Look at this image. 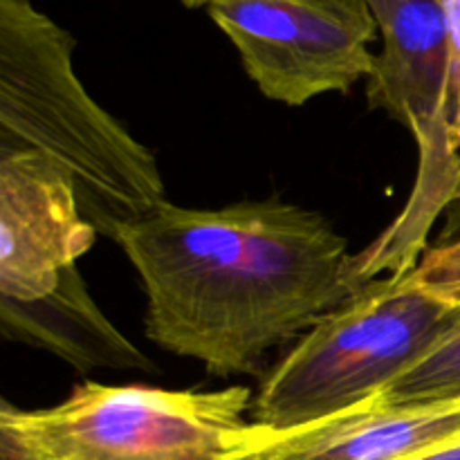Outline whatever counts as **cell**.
<instances>
[{
	"label": "cell",
	"mask_w": 460,
	"mask_h": 460,
	"mask_svg": "<svg viewBox=\"0 0 460 460\" xmlns=\"http://www.w3.org/2000/svg\"><path fill=\"white\" fill-rule=\"evenodd\" d=\"M146 295V337L216 377L259 376L359 290L349 243L326 216L279 198L220 209L166 200L115 236Z\"/></svg>",
	"instance_id": "6da1fadb"
},
{
	"label": "cell",
	"mask_w": 460,
	"mask_h": 460,
	"mask_svg": "<svg viewBox=\"0 0 460 460\" xmlns=\"http://www.w3.org/2000/svg\"><path fill=\"white\" fill-rule=\"evenodd\" d=\"M75 36L31 0H0V157L34 153L72 184L115 241L166 202L151 148L103 111L75 72Z\"/></svg>",
	"instance_id": "7a4b0ae2"
},
{
	"label": "cell",
	"mask_w": 460,
	"mask_h": 460,
	"mask_svg": "<svg viewBox=\"0 0 460 460\" xmlns=\"http://www.w3.org/2000/svg\"><path fill=\"white\" fill-rule=\"evenodd\" d=\"M460 317L416 268L364 283L274 364L252 402L256 425L288 429L355 407L416 364Z\"/></svg>",
	"instance_id": "3957f363"
},
{
	"label": "cell",
	"mask_w": 460,
	"mask_h": 460,
	"mask_svg": "<svg viewBox=\"0 0 460 460\" xmlns=\"http://www.w3.org/2000/svg\"><path fill=\"white\" fill-rule=\"evenodd\" d=\"M247 386L166 391L85 380L49 409L0 404V460H223Z\"/></svg>",
	"instance_id": "277c9868"
},
{
	"label": "cell",
	"mask_w": 460,
	"mask_h": 460,
	"mask_svg": "<svg viewBox=\"0 0 460 460\" xmlns=\"http://www.w3.org/2000/svg\"><path fill=\"white\" fill-rule=\"evenodd\" d=\"M207 13L261 93L288 106L349 93L376 66L380 30L367 0H218Z\"/></svg>",
	"instance_id": "5b68a950"
},
{
	"label": "cell",
	"mask_w": 460,
	"mask_h": 460,
	"mask_svg": "<svg viewBox=\"0 0 460 460\" xmlns=\"http://www.w3.org/2000/svg\"><path fill=\"white\" fill-rule=\"evenodd\" d=\"M97 229L75 184L34 153L0 157V296L36 301L93 250Z\"/></svg>",
	"instance_id": "8992f818"
},
{
	"label": "cell",
	"mask_w": 460,
	"mask_h": 460,
	"mask_svg": "<svg viewBox=\"0 0 460 460\" xmlns=\"http://www.w3.org/2000/svg\"><path fill=\"white\" fill-rule=\"evenodd\" d=\"M460 434V400L391 407L382 391L305 425L245 422L223 460H404Z\"/></svg>",
	"instance_id": "52a82bcc"
},
{
	"label": "cell",
	"mask_w": 460,
	"mask_h": 460,
	"mask_svg": "<svg viewBox=\"0 0 460 460\" xmlns=\"http://www.w3.org/2000/svg\"><path fill=\"white\" fill-rule=\"evenodd\" d=\"M0 332L9 341L49 350L81 373L155 371V364L103 317L76 265L63 270L58 286L43 299L0 296Z\"/></svg>",
	"instance_id": "ba28073f"
},
{
	"label": "cell",
	"mask_w": 460,
	"mask_h": 460,
	"mask_svg": "<svg viewBox=\"0 0 460 460\" xmlns=\"http://www.w3.org/2000/svg\"><path fill=\"white\" fill-rule=\"evenodd\" d=\"M382 395L391 407L460 400V317L416 364L389 382Z\"/></svg>",
	"instance_id": "9c48e42d"
},
{
	"label": "cell",
	"mask_w": 460,
	"mask_h": 460,
	"mask_svg": "<svg viewBox=\"0 0 460 460\" xmlns=\"http://www.w3.org/2000/svg\"><path fill=\"white\" fill-rule=\"evenodd\" d=\"M416 272L427 288L460 305V238L427 252L416 265Z\"/></svg>",
	"instance_id": "30bf717a"
},
{
	"label": "cell",
	"mask_w": 460,
	"mask_h": 460,
	"mask_svg": "<svg viewBox=\"0 0 460 460\" xmlns=\"http://www.w3.org/2000/svg\"><path fill=\"white\" fill-rule=\"evenodd\" d=\"M452 61V128L460 148V0H443Z\"/></svg>",
	"instance_id": "8fae6325"
},
{
	"label": "cell",
	"mask_w": 460,
	"mask_h": 460,
	"mask_svg": "<svg viewBox=\"0 0 460 460\" xmlns=\"http://www.w3.org/2000/svg\"><path fill=\"white\" fill-rule=\"evenodd\" d=\"M180 3L184 4V7H189V9H198V7H209V4H214V3H218V0H180Z\"/></svg>",
	"instance_id": "7c38bea8"
}]
</instances>
